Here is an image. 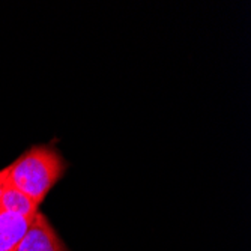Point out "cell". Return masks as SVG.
Here are the masks:
<instances>
[{"label": "cell", "instance_id": "6da1fadb", "mask_svg": "<svg viewBox=\"0 0 251 251\" xmlns=\"http://www.w3.org/2000/svg\"><path fill=\"white\" fill-rule=\"evenodd\" d=\"M54 143L56 140L47 145H33L6 167V180L36 206L44 201L68 169L66 159Z\"/></svg>", "mask_w": 251, "mask_h": 251}, {"label": "cell", "instance_id": "7a4b0ae2", "mask_svg": "<svg viewBox=\"0 0 251 251\" xmlns=\"http://www.w3.org/2000/svg\"><path fill=\"white\" fill-rule=\"evenodd\" d=\"M17 251H70L42 212L38 211Z\"/></svg>", "mask_w": 251, "mask_h": 251}, {"label": "cell", "instance_id": "3957f363", "mask_svg": "<svg viewBox=\"0 0 251 251\" xmlns=\"http://www.w3.org/2000/svg\"><path fill=\"white\" fill-rule=\"evenodd\" d=\"M33 218L0 209V251H17Z\"/></svg>", "mask_w": 251, "mask_h": 251}, {"label": "cell", "instance_id": "277c9868", "mask_svg": "<svg viewBox=\"0 0 251 251\" xmlns=\"http://www.w3.org/2000/svg\"><path fill=\"white\" fill-rule=\"evenodd\" d=\"M3 173H5V169H3V170H0V177H2V175H3Z\"/></svg>", "mask_w": 251, "mask_h": 251}]
</instances>
